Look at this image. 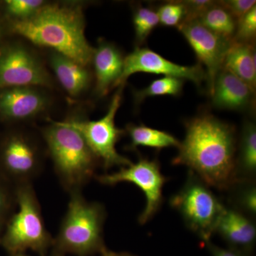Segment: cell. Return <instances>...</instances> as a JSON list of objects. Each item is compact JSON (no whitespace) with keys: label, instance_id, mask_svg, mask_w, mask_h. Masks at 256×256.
Listing matches in <instances>:
<instances>
[{"label":"cell","instance_id":"obj_27","mask_svg":"<svg viewBox=\"0 0 256 256\" xmlns=\"http://www.w3.org/2000/svg\"><path fill=\"white\" fill-rule=\"evenodd\" d=\"M256 34V6L237 21L234 42L252 43Z\"/></svg>","mask_w":256,"mask_h":256},{"label":"cell","instance_id":"obj_5","mask_svg":"<svg viewBox=\"0 0 256 256\" xmlns=\"http://www.w3.org/2000/svg\"><path fill=\"white\" fill-rule=\"evenodd\" d=\"M170 205L178 210L185 224L204 242H210L226 206L210 186L192 171L184 186L172 196Z\"/></svg>","mask_w":256,"mask_h":256},{"label":"cell","instance_id":"obj_14","mask_svg":"<svg viewBox=\"0 0 256 256\" xmlns=\"http://www.w3.org/2000/svg\"><path fill=\"white\" fill-rule=\"evenodd\" d=\"M215 233L220 234L233 252L242 256L254 248L256 228L252 218L233 208H226L220 216Z\"/></svg>","mask_w":256,"mask_h":256},{"label":"cell","instance_id":"obj_2","mask_svg":"<svg viewBox=\"0 0 256 256\" xmlns=\"http://www.w3.org/2000/svg\"><path fill=\"white\" fill-rule=\"evenodd\" d=\"M12 30L35 45L52 48L84 66L92 62L94 48L86 38L80 6L45 4L31 18L16 20Z\"/></svg>","mask_w":256,"mask_h":256},{"label":"cell","instance_id":"obj_24","mask_svg":"<svg viewBox=\"0 0 256 256\" xmlns=\"http://www.w3.org/2000/svg\"><path fill=\"white\" fill-rule=\"evenodd\" d=\"M136 41L140 45L160 24L158 13L151 8L138 6L133 15Z\"/></svg>","mask_w":256,"mask_h":256},{"label":"cell","instance_id":"obj_13","mask_svg":"<svg viewBox=\"0 0 256 256\" xmlns=\"http://www.w3.org/2000/svg\"><path fill=\"white\" fill-rule=\"evenodd\" d=\"M48 98L32 86L10 88L0 94V114L8 119H31L46 110Z\"/></svg>","mask_w":256,"mask_h":256},{"label":"cell","instance_id":"obj_18","mask_svg":"<svg viewBox=\"0 0 256 256\" xmlns=\"http://www.w3.org/2000/svg\"><path fill=\"white\" fill-rule=\"evenodd\" d=\"M223 68L245 82L255 92L256 52L252 43L233 42L224 60Z\"/></svg>","mask_w":256,"mask_h":256},{"label":"cell","instance_id":"obj_9","mask_svg":"<svg viewBox=\"0 0 256 256\" xmlns=\"http://www.w3.org/2000/svg\"><path fill=\"white\" fill-rule=\"evenodd\" d=\"M178 28L200 63L206 68L208 90L212 94L216 78L223 68L224 60L233 41L210 31L197 20L184 22Z\"/></svg>","mask_w":256,"mask_h":256},{"label":"cell","instance_id":"obj_31","mask_svg":"<svg viewBox=\"0 0 256 256\" xmlns=\"http://www.w3.org/2000/svg\"><path fill=\"white\" fill-rule=\"evenodd\" d=\"M10 206V198L8 192L0 186V217L8 212Z\"/></svg>","mask_w":256,"mask_h":256},{"label":"cell","instance_id":"obj_10","mask_svg":"<svg viewBox=\"0 0 256 256\" xmlns=\"http://www.w3.org/2000/svg\"><path fill=\"white\" fill-rule=\"evenodd\" d=\"M146 73L191 80L200 86L206 79L201 65L185 66L166 60L148 48H137L124 58L122 73L114 87L124 86L132 74Z\"/></svg>","mask_w":256,"mask_h":256},{"label":"cell","instance_id":"obj_3","mask_svg":"<svg viewBox=\"0 0 256 256\" xmlns=\"http://www.w3.org/2000/svg\"><path fill=\"white\" fill-rule=\"evenodd\" d=\"M50 122L43 136L57 175L70 193L80 191L95 175L100 162L82 134L67 121Z\"/></svg>","mask_w":256,"mask_h":256},{"label":"cell","instance_id":"obj_30","mask_svg":"<svg viewBox=\"0 0 256 256\" xmlns=\"http://www.w3.org/2000/svg\"><path fill=\"white\" fill-rule=\"evenodd\" d=\"M207 247L210 249V254L213 256H242L232 250H225L213 245L210 242H206Z\"/></svg>","mask_w":256,"mask_h":256},{"label":"cell","instance_id":"obj_22","mask_svg":"<svg viewBox=\"0 0 256 256\" xmlns=\"http://www.w3.org/2000/svg\"><path fill=\"white\" fill-rule=\"evenodd\" d=\"M229 190L233 192V208L252 218L256 214V186L254 180H238Z\"/></svg>","mask_w":256,"mask_h":256},{"label":"cell","instance_id":"obj_17","mask_svg":"<svg viewBox=\"0 0 256 256\" xmlns=\"http://www.w3.org/2000/svg\"><path fill=\"white\" fill-rule=\"evenodd\" d=\"M50 63L57 78L69 95L76 97L90 85L92 78L86 66L56 52L50 55Z\"/></svg>","mask_w":256,"mask_h":256},{"label":"cell","instance_id":"obj_4","mask_svg":"<svg viewBox=\"0 0 256 256\" xmlns=\"http://www.w3.org/2000/svg\"><path fill=\"white\" fill-rule=\"evenodd\" d=\"M68 210L55 240L63 252L80 256L101 252L106 210L101 204L88 202L80 191L72 192Z\"/></svg>","mask_w":256,"mask_h":256},{"label":"cell","instance_id":"obj_29","mask_svg":"<svg viewBox=\"0 0 256 256\" xmlns=\"http://www.w3.org/2000/svg\"><path fill=\"white\" fill-rule=\"evenodd\" d=\"M183 3L186 10V18L185 21H188L197 20L210 6L214 4L215 2L210 0H190L184 1Z\"/></svg>","mask_w":256,"mask_h":256},{"label":"cell","instance_id":"obj_1","mask_svg":"<svg viewBox=\"0 0 256 256\" xmlns=\"http://www.w3.org/2000/svg\"><path fill=\"white\" fill-rule=\"evenodd\" d=\"M236 151L234 128L202 114L186 122V136L172 164L184 165L208 186L226 191L238 181Z\"/></svg>","mask_w":256,"mask_h":256},{"label":"cell","instance_id":"obj_28","mask_svg":"<svg viewBox=\"0 0 256 256\" xmlns=\"http://www.w3.org/2000/svg\"><path fill=\"white\" fill-rule=\"evenodd\" d=\"M238 21L256 6L255 0H228L218 2Z\"/></svg>","mask_w":256,"mask_h":256},{"label":"cell","instance_id":"obj_15","mask_svg":"<svg viewBox=\"0 0 256 256\" xmlns=\"http://www.w3.org/2000/svg\"><path fill=\"white\" fill-rule=\"evenodd\" d=\"M254 92L245 82L222 68L210 95L213 105L217 108L242 110L252 104Z\"/></svg>","mask_w":256,"mask_h":256},{"label":"cell","instance_id":"obj_7","mask_svg":"<svg viewBox=\"0 0 256 256\" xmlns=\"http://www.w3.org/2000/svg\"><path fill=\"white\" fill-rule=\"evenodd\" d=\"M120 86L114 94L107 114L98 120H72L67 121L70 126L82 134L88 146L106 170L114 166H127L132 162L118 152L116 146L124 134V130L116 127L114 118L122 101Z\"/></svg>","mask_w":256,"mask_h":256},{"label":"cell","instance_id":"obj_23","mask_svg":"<svg viewBox=\"0 0 256 256\" xmlns=\"http://www.w3.org/2000/svg\"><path fill=\"white\" fill-rule=\"evenodd\" d=\"M184 82L183 79L170 76L156 79L146 88L134 92V98L136 102H140L148 97L178 96L182 90Z\"/></svg>","mask_w":256,"mask_h":256},{"label":"cell","instance_id":"obj_33","mask_svg":"<svg viewBox=\"0 0 256 256\" xmlns=\"http://www.w3.org/2000/svg\"><path fill=\"white\" fill-rule=\"evenodd\" d=\"M15 256H28L24 255V254H16V255Z\"/></svg>","mask_w":256,"mask_h":256},{"label":"cell","instance_id":"obj_19","mask_svg":"<svg viewBox=\"0 0 256 256\" xmlns=\"http://www.w3.org/2000/svg\"><path fill=\"white\" fill-rule=\"evenodd\" d=\"M126 130L130 139V144L128 148L132 150L139 146L154 148L158 150L170 146L178 148L181 143L172 134L144 124H128Z\"/></svg>","mask_w":256,"mask_h":256},{"label":"cell","instance_id":"obj_20","mask_svg":"<svg viewBox=\"0 0 256 256\" xmlns=\"http://www.w3.org/2000/svg\"><path fill=\"white\" fill-rule=\"evenodd\" d=\"M256 172V128L248 122L242 130L240 153L236 159V175L238 180H254Z\"/></svg>","mask_w":256,"mask_h":256},{"label":"cell","instance_id":"obj_6","mask_svg":"<svg viewBox=\"0 0 256 256\" xmlns=\"http://www.w3.org/2000/svg\"><path fill=\"white\" fill-rule=\"evenodd\" d=\"M18 212L10 220L4 244L14 252L28 249L44 252L52 238L45 226L41 207L31 183L18 185L16 191Z\"/></svg>","mask_w":256,"mask_h":256},{"label":"cell","instance_id":"obj_8","mask_svg":"<svg viewBox=\"0 0 256 256\" xmlns=\"http://www.w3.org/2000/svg\"><path fill=\"white\" fill-rule=\"evenodd\" d=\"M100 184L114 186L120 182L134 184L146 197V206L138 218L143 225L149 222L159 210L163 201L162 190L168 178L162 174L158 160L140 158L137 162L124 166L112 174L96 176Z\"/></svg>","mask_w":256,"mask_h":256},{"label":"cell","instance_id":"obj_26","mask_svg":"<svg viewBox=\"0 0 256 256\" xmlns=\"http://www.w3.org/2000/svg\"><path fill=\"white\" fill-rule=\"evenodd\" d=\"M45 4V2L42 0H8L6 2L8 13L16 20L31 18Z\"/></svg>","mask_w":256,"mask_h":256},{"label":"cell","instance_id":"obj_12","mask_svg":"<svg viewBox=\"0 0 256 256\" xmlns=\"http://www.w3.org/2000/svg\"><path fill=\"white\" fill-rule=\"evenodd\" d=\"M2 162L8 172L20 184H23L31 183L40 174L42 158L34 141L24 133H18L12 136L5 143Z\"/></svg>","mask_w":256,"mask_h":256},{"label":"cell","instance_id":"obj_21","mask_svg":"<svg viewBox=\"0 0 256 256\" xmlns=\"http://www.w3.org/2000/svg\"><path fill=\"white\" fill-rule=\"evenodd\" d=\"M197 20L210 31L233 41L237 20L218 2L210 6Z\"/></svg>","mask_w":256,"mask_h":256},{"label":"cell","instance_id":"obj_32","mask_svg":"<svg viewBox=\"0 0 256 256\" xmlns=\"http://www.w3.org/2000/svg\"><path fill=\"white\" fill-rule=\"evenodd\" d=\"M101 254L102 256H134L130 255V254H127V252H110V250H107L105 247L101 250Z\"/></svg>","mask_w":256,"mask_h":256},{"label":"cell","instance_id":"obj_25","mask_svg":"<svg viewBox=\"0 0 256 256\" xmlns=\"http://www.w3.org/2000/svg\"><path fill=\"white\" fill-rule=\"evenodd\" d=\"M156 13L160 24L170 28H178L186 18V10L183 2H169L165 3L160 6Z\"/></svg>","mask_w":256,"mask_h":256},{"label":"cell","instance_id":"obj_11","mask_svg":"<svg viewBox=\"0 0 256 256\" xmlns=\"http://www.w3.org/2000/svg\"><path fill=\"white\" fill-rule=\"evenodd\" d=\"M50 85L41 62L24 47H12L0 56V88Z\"/></svg>","mask_w":256,"mask_h":256},{"label":"cell","instance_id":"obj_16","mask_svg":"<svg viewBox=\"0 0 256 256\" xmlns=\"http://www.w3.org/2000/svg\"><path fill=\"white\" fill-rule=\"evenodd\" d=\"M124 57L112 44L100 42L94 48L92 62L95 68L96 92L98 96L107 95L114 88L122 73Z\"/></svg>","mask_w":256,"mask_h":256}]
</instances>
